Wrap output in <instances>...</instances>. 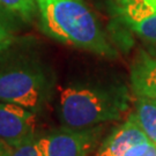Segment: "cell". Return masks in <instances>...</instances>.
<instances>
[{
	"instance_id": "1",
	"label": "cell",
	"mask_w": 156,
	"mask_h": 156,
	"mask_svg": "<svg viewBox=\"0 0 156 156\" xmlns=\"http://www.w3.org/2000/svg\"><path fill=\"white\" fill-rule=\"evenodd\" d=\"M51 86L50 71L30 42L16 37L0 46V101L38 111Z\"/></svg>"
},
{
	"instance_id": "6",
	"label": "cell",
	"mask_w": 156,
	"mask_h": 156,
	"mask_svg": "<svg viewBox=\"0 0 156 156\" xmlns=\"http://www.w3.org/2000/svg\"><path fill=\"white\" fill-rule=\"evenodd\" d=\"M117 13L147 43H156V0H118Z\"/></svg>"
},
{
	"instance_id": "11",
	"label": "cell",
	"mask_w": 156,
	"mask_h": 156,
	"mask_svg": "<svg viewBox=\"0 0 156 156\" xmlns=\"http://www.w3.org/2000/svg\"><path fill=\"white\" fill-rule=\"evenodd\" d=\"M17 22L21 21L0 7V46L11 43L17 37Z\"/></svg>"
},
{
	"instance_id": "10",
	"label": "cell",
	"mask_w": 156,
	"mask_h": 156,
	"mask_svg": "<svg viewBox=\"0 0 156 156\" xmlns=\"http://www.w3.org/2000/svg\"><path fill=\"white\" fill-rule=\"evenodd\" d=\"M0 7L23 23H30L37 15L36 0H0Z\"/></svg>"
},
{
	"instance_id": "12",
	"label": "cell",
	"mask_w": 156,
	"mask_h": 156,
	"mask_svg": "<svg viewBox=\"0 0 156 156\" xmlns=\"http://www.w3.org/2000/svg\"><path fill=\"white\" fill-rule=\"evenodd\" d=\"M11 156H48L42 136L34 134L29 139L16 146Z\"/></svg>"
},
{
	"instance_id": "7",
	"label": "cell",
	"mask_w": 156,
	"mask_h": 156,
	"mask_svg": "<svg viewBox=\"0 0 156 156\" xmlns=\"http://www.w3.org/2000/svg\"><path fill=\"white\" fill-rule=\"evenodd\" d=\"M149 139L132 113L126 122L119 125L106 138L101 145L96 156H125L131 148Z\"/></svg>"
},
{
	"instance_id": "8",
	"label": "cell",
	"mask_w": 156,
	"mask_h": 156,
	"mask_svg": "<svg viewBox=\"0 0 156 156\" xmlns=\"http://www.w3.org/2000/svg\"><path fill=\"white\" fill-rule=\"evenodd\" d=\"M131 86L138 97L156 98V57L140 51L131 68Z\"/></svg>"
},
{
	"instance_id": "3",
	"label": "cell",
	"mask_w": 156,
	"mask_h": 156,
	"mask_svg": "<svg viewBox=\"0 0 156 156\" xmlns=\"http://www.w3.org/2000/svg\"><path fill=\"white\" fill-rule=\"evenodd\" d=\"M128 93L124 87L101 88L74 84L60 90L58 111L69 128H90L116 120L128 109Z\"/></svg>"
},
{
	"instance_id": "2",
	"label": "cell",
	"mask_w": 156,
	"mask_h": 156,
	"mask_svg": "<svg viewBox=\"0 0 156 156\" xmlns=\"http://www.w3.org/2000/svg\"><path fill=\"white\" fill-rule=\"evenodd\" d=\"M36 4L39 28L49 37L101 57L117 56L83 0H36Z\"/></svg>"
},
{
	"instance_id": "5",
	"label": "cell",
	"mask_w": 156,
	"mask_h": 156,
	"mask_svg": "<svg viewBox=\"0 0 156 156\" xmlns=\"http://www.w3.org/2000/svg\"><path fill=\"white\" fill-rule=\"evenodd\" d=\"M35 127V112L15 103L0 101V139L16 147L36 134Z\"/></svg>"
},
{
	"instance_id": "4",
	"label": "cell",
	"mask_w": 156,
	"mask_h": 156,
	"mask_svg": "<svg viewBox=\"0 0 156 156\" xmlns=\"http://www.w3.org/2000/svg\"><path fill=\"white\" fill-rule=\"evenodd\" d=\"M100 135L97 128H69L42 135L48 156H88Z\"/></svg>"
},
{
	"instance_id": "15",
	"label": "cell",
	"mask_w": 156,
	"mask_h": 156,
	"mask_svg": "<svg viewBox=\"0 0 156 156\" xmlns=\"http://www.w3.org/2000/svg\"><path fill=\"white\" fill-rule=\"evenodd\" d=\"M147 52H149L151 56L156 57V43H148V45H147Z\"/></svg>"
},
{
	"instance_id": "14",
	"label": "cell",
	"mask_w": 156,
	"mask_h": 156,
	"mask_svg": "<svg viewBox=\"0 0 156 156\" xmlns=\"http://www.w3.org/2000/svg\"><path fill=\"white\" fill-rule=\"evenodd\" d=\"M14 146L9 145L5 140L0 139V156H11L14 151Z\"/></svg>"
},
{
	"instance_id": "13",
	"label": "cell",
	"mask_w": 156,
	"mask_h": 156,
	"mask_svg": "<svg viewBox=\"0 0 156 156\" xmlns=\"http://www.w3.org/2000/svg\"><path fill=\"white\" fill-rule=\"evenodd\" d=\"M125 156H156V146L151 140H147L131 148Z\"/></svg>"
},
{
	"instance_id": "9",
	"label": "cell",
	"mask_w": 156,
	"mask_h": 156,
	"mask_svg": "<svg viewBox=\"0 0 156 156\" xmlns=\"http://www.w3.org/2000/svg\"><path fill=\"white\" fill-rule=\"evenodd\" d=\"M133 115L147 138L156 146V98L139 97Z\"/></svg>"
}]
</instances>
